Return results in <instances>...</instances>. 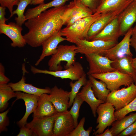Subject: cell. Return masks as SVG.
Listing matches in <instances>:
<instances>
[{
    "mask_svg": "<svg viewBox=\"0 0 136 136\" xmlns=\"http://www.w3.org/2000/svg\"><path fill=\"white\" fill-rule=\"evenodd\" d=\"M132 27L129 29L119 43L112 48L101 51L98 54L105 56L112 60L126 56H132L130 49V39Z\"/></svg>",
    "mask_w": 136,
    "mask_h": 136,
    "instance_id": "cell-8",
    "label": "cell"
},
{
    "mask_svg": "<svg viewBox=\"0 0 136 136\" xmlns=\"http://www.w3.org/2000/svg\"><path fill=\"white\" fill-rule=\"evenodd\" d=\"M70 94V92L65 91L55 85L51 89L48 98L57 111L62 112L67 111L69 108Z\"/></svg>",
    "mask_w": 136,
    "mask_h": 136,
    "instance_id": "cell-14",
    "label": "cell"
},
{
    "mask_svg": "<svg viewBox=\"0 0 136 136\" xmlns=\"http://www.w3.org/2000/svg\"><path fill=\"white\" fill-rule=\"evenodd\" d=\"M85 118L83 117L76 127L68 136H89L92 131V127H90L87 130L85 129L84 125Z\"/></svg>",
    "mask_w": 136,
    "mask_h": 136,
    "instance_id": "cell-34",
    "label": "cell"
},
{
    "mask_svg": "<svg viewBox=\"0 0 136 136\" xmlns=\"http://www.w3.org/2000/svg\"><path fill=\"white\" fill-rule=\"evenodd\" d=\"M117 18L121 35H124L136 21V0L130 3Z\"/></svg>",
    "mask_w": 136,
    "mask_h": 136,
    "instance_id": "cell-15",
    "label": "cell"
},
{
    "mask_svg": "<svg viewBox=\"0 0 136 136\" xmlns=\"http://www.w3.org/2000/svg\"><path fill=\"white\" fill-rule=\"evenodd\" d=\"M131 2L130 0H101L94 13L100 14L123 10Z\"/></svg>",
    "mask_w": 136,
    "mask_h": 136,
    "instance_id": "cell-24",
    "label": "cell"
},
{
    "mask_svg": "<svg viewBox=\"0 0 136 136\" xmlns=\"http://www.w3.org/2000/svg\"><path fill=\"white\" fill-rule=\"evenodd\" d=\"M16 97L14 91L8 84L0 85V111L2 112L7 108L8 101L12 98Z\"/></svg>",
    "mask_w": 136,
    "mask_h": 136,
    "instance_id": "cell-29",
    "label": "cell"
},
{
    "mask_svg": "<svg viewBox=\"0 0 136 136\" xmlns=\"http://www.w3.org/2000/svg\"><path fill=\"white\" fill-rule=\"evenodd\" d=\"M91 75L96 79L104 82L111 91L119 89L122 86L127 87L134 83V79L131 76L122 73L117 70Z\"/></svg>",
    "mask_w": 136,
    "mask_h": 136,
    "instance_id": "cell-4",
    "label": "cell"
},
{
    "mask_svg": "<svg viewBox=\"0 0 136 136\" xmlns=\"http://www.w3.org/2000/svg\"><path fill=\"white\" fill-rule=\"evenodd\" d=\"M75 128L74 120L69 111L58 112L55 120L53 136H68Z\"/></svg>",
    "mask_w": 136,
    "mask_h": 136,
    "instance_id": "cell-12",
    "label": "cell"
},
{
    "mask_svg": "<svg viewBox=\"0 0 136 136\" xmlns=\"http://www.w3.org/2000/svg\"><path fill=\"white\" fill-rule=\"evenodd\" d=\"M32 0H20L17 6V8L13 11L12 15L10 16L11 17L15 14L17 15L15 20L16 23L20 26L25 23L26 21V17L24 15V12L26 7L30 4Z\"/></svg>",
    "mask_w": 136,
    "mask_h": 136,
    "instance_id": "cell-30",
    "label": "cell"
},
{
    "mask_svg": "<svg viewBox=\"0 0 136 136\" xmlns=\"http://www.w3.org/2000/svg\"><path fill=\"white\" fill-rule=\"evenodd\" d=\"M6 7L2 6L0 7V24L6 23L8 19L5 18V10Z\"/></svg>",
    "mask_w": 136,
    "mask_h": 136,
    "instance_id": "cell-43",
    "label": "cell"
},
{
    "mask_svg": "<svg viewBox=\"0 0 136 136\" xmlns=\"http://www.w3.org/2000/svg\"><path fill=\"white\" fill-rule=\"evenodd\" d=\"M87 81L86 75L85 73L75 82L73 83L72 81L70 82L69 84L71 87V90L70 92L69 108L72 105L75 98L81 87L85 85Z\"/></svg>",
    "mask_w": 136,
    "mask_h": 136,
    "instance_id": "cell-31",
    "label": "cell"
},
{
    "mask_svg": "<svg viewBox=\"0 0 136 136\" xmlns=\"http://www.w3.org/2000/svg\"><path fill=\"white\" fill-rule=\"evenodd\" d=\"M20 131L17 136H35L33 131L25 126L20 127Z\"/></svg>",
    "mask_w": 136,
    "mask_h": 136,
    "instance_id": "cell-40",
    "label": "cell"
},
{
    "mask_svg": "<svg viewBox=\"0 0 136 136\" xmlns=\"http://www.w3.org/2000/svg\"><path fill=\"white\" fill-rule=\"evenodd\" d=\"M136 97V85L133 83L126 88L111 91L106 102L112 104L116 111L124 107Z\"/></svg>",
    "mask_w": 136,
    "mask_h": 136,
    "instance_id": "cell-5",
    "label": "cell"
},
{
    "mask_svg": "<svg viewBox=\"0 0 136 136\" xmlns=\"http://www.w3.org/2000/svg\"><path fill=\"white\" fill-rule=\"evenodd\" d=\"M136 120V112L130 113L127 116H125L122 118L118 120L112 124L110 129L113 136L118 135L127 128Z\"/></svg>",
    "mask_w": 136,
    "mask_h": 136,
    "instance_id": "cell-28",
    "label": "cell"
},
{
    "mask_svg": "<svg viewBox=\"0 0 136 136\" xmlns=\"http://www.w3.org/2000/svg\"><path fill=\"white\" fill-rule=\"evenodd\" d=\"M89 63V68L87 74H103L116 70L111 65L113 61L107 57L98 53L85 55Z\"/></svg>",
    "mask_w": 136,
    "mask_h": 136,
    "instance_id": "cell-11",
    "label": "cell"
},
{
    "mask_svg": "<svg viewBox=\"0 0 136 136\" xmlns=\"http://www.w3.org/2000/svg\"><path fill=\"white\" fill-rule=\"evenodd\" d=\"M10 109L0 113V133L7 130V127L9 124V120L7 114Z\"/></svg>",
    "mask_w": 136,
    "mask_h": 136,
    "instance_id": "cell-36",
    "label": "cell"
},
{
    "mask_svg": "<svg viewBox=\"0 0 136 136\" xmlns=\"http://www.w3.org/2000/svg\"><path fill=\"white\" fill-rule=\"evenodd\" d=\"M132 56H126L113 60L112 66L116 70L122 73L129 75L133 78L136 84V73L132 63Z\"/></svg>",
    "mask_w": 136,
    "mask_h": 136,
    "instance_id": "cell-23",
    "label": "cell"
},
{
    "mask_svg": "<svg viewBox=\"0 0 136 136\" xmlns=\"http://www.w3.org/2000/svg\"><path fill=\"white\" fill-rule=\"evenodd\" d=\"M64 70L53 71L38 69L31 66L30 70L34 74L43 73L48 74L61 79H68L72 81L77 80L85 73L82 64L75 62L67 69Z\"/></svg>",
    "mask_w": 136,
    "mask_h": 136,
    "instance_id": "cell-9",
    "label": "cell"
},
{
    "mask_svg": "<svg viewBox=\"0 0 136 136\" xmlns=\"http://www.w3.org/2000/svg\"><path fill=\"white\" fill-rule=\"evenodd\" d=\"M22 76L21 79L16 83H10L8 84L15 92L22 91L25 93L40 96L44 93L50 94L51 89L47 87L45 88H37L31 84L25 83V73L27 72L25 65L22 66Z\"/></svg>",
    "mask_w": 136,
    "mask_h": 136,
    "instance_id": "cell-16",
    "label": "cell"
},
{
    "mask_svg": "<svg viewBox=\"0 0 136 136\" xmlns=\"http://www.w3.org/2000/svg\"><path fill=\"white\" fill-rule=\"evenodd\" d=\"M91 11L84 5L79 0H74L66 5L64 12L61 17L63 23L73 17L81 13Z\"/></svg>",
    "mask_w": 136,
    "mask_h": 136,
    "instance_id": "cell-25",
    "label": "cell"
},
{
    "mask_svg": "<svg viewBox=\"0 0 136 136\" xmlns=\"http://www.w3.org/2000/svg\"><path fill=\"white\" fill-rule=\"evenodd\" d=\"M77 94L89 105L93 116L95 117L97 108L101 104L105 102L95 97L92 89L91 82L89 80L86 84L83 86L81 91Z\"/></svg>",
    "mask_w": 136,
    "mask_h": 136,
    "instance_id": "cell-22",
    "label": "cell"
},
{
    "mask_svg": "<svg viewBox=\"0 0 136 136\" xmlns=\"http://www.w3.org/2000/svg\"><path fill=\"white\" fill-rule=\"evenodd\" d=\"M68 0H53L49 3L40 4L34 8L28 9L25 15L26 20L33 18L42 12L51 7H57L63 6Z\"/></svg>",
    "mask_w": 136,
    "mask_h": 136,
    "instance_id": "cell-26",
    "label": "cell"
},
{
    "mask_svg": "<svg viewBox=\"0 0 136 136\" xmlns=\"http://www.w3.org/2000/svg\"><path fill=\"white\" fill-rule=\"evenodd\" d=\"M132 2L136 0H130Z\"/></svg>",
    "mask_w": 136,
    "mask_h": 136,
    "instance_id": "cell-48",
    "label": "cell"
},
{
    "mask_svg": "<svg viewBox=\"0 0 136 136\" xmlns=\"http://www.w3.org/2000/svg\"><path fill=\"white\" fill-rule=\"evenodd\" d=\"M135 85H136V84H135Z\"/></svg>",
    "mask_w": 136,
    "mask_h": 136,
    "instance_id": "cell-51",
    "label": "cell"
},
{
    "mask_svg": "<svg viewBox=\"0 0 136 136\" xmlns=\"http://www.w3.org/2000/svg\"><path fill=\"white\" fill-rule=\"evenodd\" d=\"M20 0H0L1 6L7 7L10 13L11 16L13 12V7L14 5H17Z\"/></svg>",
    "mask_w": 136,
    "mask_h": 136,
    "instance_id": "cell-38",
    "label": "cell"
},
{
    "mask_svg": "<svg viewBox=\"0 0 136 136\" xmlns=\"http://www.w3.org/2000/svg\"><path fill=\"white\" fill-rule=\"evenodd\" d=\"M133 136H136V132L134 134V135H133Z\"/></svg>",
    "mask_w": 136,
    "mask_h": 136,
    "instance_id": "cell-47",
    "label": "cell"
},
{
    "mask_svg": "<svg viewBox=\"0 0 136 136\" xmlns=\"http://www.w3.org/2000/svg\"><path fill=\"white\" fill-rule=\"evenodd\" d=\"M121 36L117 17L91 40H100L106 41H117L119 37Z\"/></svg>",
    "mask_w": 136,
    "mask_h": 136,
    "instance_id": "cell-20",
    "label": "cell"
},
{
    "mask_svg": "<svg viewBox=\"0 0 136 136\" xmlns=\"http://www.w3.org/2000/svg\"><path fill=\"white\" fill-rule=\"evenodd\" d=\"M136 111V97L127 105L114 112V115L118 120L120 119L128 114Z\"/></svg>",
    "mask_w": 136,
    "mask_h": 136,
    "instance_id": "cell-33",
    "label": "cell"
},
{
    "mask_svg": "<svg viewBox=\"0 0 136 136\" xmlns=\"http://www.w3.org/2000/svg\"><path fill=\"white\" fill-rule=\"evenodd\" d=\"M135 23H136V21Z\"/></svg>",
    "mask_w": 136,
    "mask_h": 136,
    "instance_id": "cell-50",
    "label": "cell"
},
{
    "mask_svg": "<svg viewBox=\"0 0 136 136\" xmlns=\"http://www.w3.org/2000/svg\"><path fill=\"white\" fill-rule=\"evenodd\" d=\"M118 43V41H106L100 40H77L74 44L77 47V53L82 54L98 53L109 49Z\"/></svg>",
    "mask_w": 136,
    "mask_h": 136,
    "instance_id": "cell-7",
    "label": "cell"
},
{
    "mask_svg": "<svg viewBox=\"0 0 136 136\" xmlns=\"http://www.w3.org/2000/svg\"><path fill=\"white\" fill-rule=\"evenodd\" d=\"M96 136H113V134L110 129L108 128L104 131L99 134H97Z\"/></svg>",
    "mask_w": 136,
    "mask_h": 136,
    "instance_id": "cell-44",
    "label": "cell"
},
{
    "mask_svg": "<svg viewBox=\"0 0 136 136\" xmlns=\"http://www.w3.org/2000/svg\"><path fill=\"white\" fill-rule=\"evenodd\" d=\"M66 6L46 10L27 20L24 24L28 31L23 36L26 43L33 47L40 46L48 38L60 31L63 25L61 17Z\"/></svg>",
    "mask_w": 136,
    "mask_h": 136,
    "instance_id": "cell-1",
    "label": "cell"
},
{
    "mask_svg": "<svg viewBox=\"0 0 136 136\" xmlns=\"http://www.w3.org/2000/svg\"><path fill=\"white\" fill-rule=\"evenodd\" d=\"M124 10H118L101 14L100 17L91 26L88 32V40H91Z\"/></svg>",
    "mask_w": 136,
    "mask_h": 136,
    "instance_id": "cell-17",
    "label": "cell"
},
{
    "mask_svg": "<svg viewBox=\"0 0 136 136\" xmlns=\"http://www.w3.org/2000/svg\"><path fill=\"white\" fill-rule=\"evenodd\" d=\"M93 14L91 11H85L71 18L65 22L64 25L66 27H69L74 24L77 21L81 19L92 15Z\"/></svg>",
    "mask_w": 136,
    "mask_h": 136,
    "instance_id": "cell-35",
    "label": "cell"
},
{
    "mask_svg": "<svg viewBox=\"0 0 136 136\" xmlns=\"http://www.w3.org/2000/svg\"><path fill=\"white\" fill-rule=\"evenodd\" d=\"M136 132V120L118 136H133Z\"/></svg>",
    "mask_w": 136,
    "mask_h": 136,
    "instance_id": "cell-39",
    "label": "cell"
},
{
    "mask_svg": "<svg viewBox=\"0 0 136 136\" xmlns=\"http://www.w3.org/2000/svg\"><path fill=\"white\" fill-rule=\"evenodd\" d=\"M60 31L50 37L43 43L42 52L35 63V65H38L45 57L54 54L57 51L58 44L66 40V38L63 37L61 35Z\"/></svg>",
    "mask_w": 136,
    "mask_h": 136,
    "instance_id": "cell-19",
    "label": "cell"
},
{
    "mask_svg": "<svg viewBox=\"0 0 136 136\" xmlns=\"http://www.w3.org/2000/svg\"><path fill=\"white\" fill-rule=\"evenodd\" d=\"M15 93L16 98L14 103L17 100L22 99L24 101L26 111L24 116L17 123L18 125L21 127L25 126L28 116L35 111L37 106L39 96L20 91H16Z\"/></svg>",
    "mask_w": 136,
    "mask_h": 136,
    "instance_id": "cell-18",
    "label": "cell"
},
{
    "mask_svg": "<svg viewBox=\"0 0 136 136\" xmlns=\"http://www.w3.org/2000/svg\"><path fill=\"white\" fill-rule=\"evenodd\" d=\"M68 0L69 1V0Z\"/></svg>",
    "mask_w": 136,
    "mask_h": 136,
    "instance_id": "cell-49",
    "label": "cell"
},
{
    "mask_svg": "<svg viewBox=\"0 0 136 136\" xmlns=\"http://www.w3.org/2000/svg\"><path fill=\"white\" fill-rule=\"evenodd\" d=\"M21 26L13 22L0 24V33L5 34L12 40L11 46L14 47H23L26 44L21 33Z\"/></svg>",
    "mask_w": 136,
    "mask_h": 136,
    "instance_id": "cell-13",
    "label": "cell"
},
{
    "mask_svg": "<svg viewBox=\"0 0 136 136\" xmlns=\"http://www.w3.org/2000/svg\"><path fill=\"white\" fill-rule=\"evenodd\" d=\"M115 110L113 105L108 102L101 104L98 106L96 110L98 115L96 122L98 125L96 127L97 130L94 131L93 135L103 133L107 127L111 126L117 120L114 115Z\"/></svg>",
    "mask_w": 136,
    "mask_h": 136,
    "instance_id": "cell-6",
    "label": "cell"
},
{
    "mask_svg": "<svg viewBox=\"0 0 136 136\" xmlns=\"http://www.w3.org/2000/svg\"><path fill=\"white\" fill-rule=\"evenodd\" d=\"M132 63L133 66L136 73V57L133 58Z\"/></svg>",
    "mask_w": 136,
    "mask_h": 136,
    "instance_id": "cell-46",
    "label": "cell"
},
{
    "mask_svg": "<svg viewBox=\"0 0 136 136\" xmlns=\"http://www.w3.org/2000/svg\"><path fill=\"white\" fill-rule=\"evenodd\" d=\"M45 0H32L30 4L35 5L44 3Z\"/></svg>",
    "mask_w": 136,
    "mask_h": 136,
    "instance_id": "cell-45",
    "label": "cell"
},
{
    "mask_svg": "<svg viewBox=\"0 0 136 136\" xmlns=\"http://www.w3.org/2000/svg\"><path fill=\"white\" fill-rule=\"evenodd\" d=\"M89 80L91 82L92 88L95 97L106 102L108 96L111 92L106 84L103 81H98L91 75H88Z\"/></svg>",
    "mask_w": 136,
    "mask_h": 136,
    "instance_id": "cell-27",
    "label": "cell"
},
{
    "mask_svg": "<svg viewBox=\"0 0 136 136\" xmlns=\"http://www.w3.org/2000/svg\"><path fill=\"white\" fill-rule=\"evenodd\" d=\"M48 94L39 96L37 106L33 113V118H41L54 115L58 112L52 102L48 98Z\"/></svg>",
    "mask_w": 136,
    "mask_h": 136,
    "instance_id": "cell-21",
    "label": "cell"
},
{
    "mask_svg": "<svg viewBox=\"0 0 136 136\" xmlns=\"http://www.w3.org/2000/svg\"><path fill=\"white\" fill-rule=\"evenodd\" d=\"M58 114L57 112L50 116L33 118L25 126L31 129L35 136H53L55 120Z\"/></svg>",
    "mask_w": 136,
    "mask_h": 136,
    "instance_id": "cell-10",
    "label": "cell"
},
{
    "mask_svg": "<svg viewBox=\"0 0 136 136\" xmlns=\"http://www.w3.org/2000/svg\"><path fill=\"white\" fill-rule=\"evenodd\" d=\"M101 0H80L81 3L94 13Z\"/></svg>",
    "mask_w": 136,
    "mask_h": 136,
    "instance_id": "cell-37",
    "label": "cell"
},
{
    "mask_svg": "<svg viewBox=\"0 0 136 136\" xmlns=\"http://www.w3.org/2000/svg\"><path fill=\"white\" fill-rule=\"evenodd\" d=\"M5 68L1 63H0V85L7 84L10 79L5 75Z\"/></svg>",
    "mask_w": 136,
    "mask_h": 136,
    "instance_id": "cell-41",
    "label": "cell"
},
{
    "mask_svg": "<svg viewBox=\"0 0 136 136\" xmlns=\"http://www.w3.org/2000/svg\"><path fill=\"white\" fill-rule=\"evenodd\" d=\"M84 101L82 98L77 94L74 99L72 106L69 111L73 119L75 128L78 123V120L79 116V110Z\"/></svg>",
    "mask_w": 136,
    "mask_h": 136,
    "instance_id": "cell-32",
    "label": "cell"
},
{
    "mask_svg": "<svg viewBox=\"0 0 136 136\" xmlns=\"http://www.w3.org/2000/svg\"><path fill=\"white\" fill-rule=\"evenodd\" d=\"M77 49V46L74 45H61L58 46L56 52L52 55L48 62L49 70L53 71L62 70L63 68L61 64L62 61L66 62L64 66L65 69L69 68L76 62L75 56Z\"/></svg>",
    "mask_w": 136,
    "mask_h": 136,
    "instance_id": "cell-3",
    "label": "cell"
},
{
    "mask_svg": "<svg viewBox=\"0 0 136 136\" xmlns=\"http://www.w3.org/2000/svg\"><path fill=\"white\" fill-rule=\"evenodd\" d=\"M101 14L94 13L77 21L71 26L61 29V35L66 37V41L74 43L78 39L88 40V32L91 26Z\"/></svg>",
    "mask_w": 136,
    "mask_h": 136,
    "instance_id": "cell-2",
    "label": "cell"
},
{
    "mask_svg": "<svg viewBox=\"0 0 136 136\" xmlns=\"http://www.w3.org/2000/svg\"><path fill=\"white\" fill-rule=\"evenodd\" d=\"M130 45L133 48L136 54V25L132 27L130 39Z\"/></svg>",
    "mask_w": 136,
    "mask_h": 136,
    "instance_id": "cell-42",
    "label": "cell"
}]
</instances>
